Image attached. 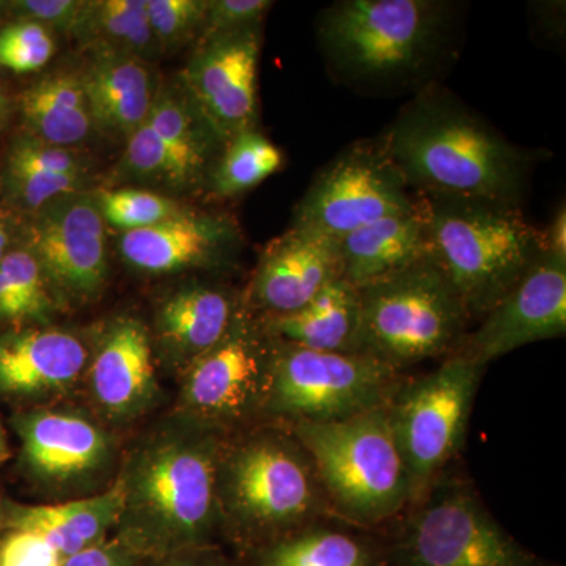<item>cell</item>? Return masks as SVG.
Masks as SVG:
<instances>
[{
    "mask_svg": "<svg viewBox=\"0 0 566 566\" xmlns=\"http://www.w3.org/2000/svg\"><path fill=\"white\" fill-rule=\"evenodd\" d=\"M208 0H147L148 22L159 51L180 50L203 29Z\"/></svg>",
    "mask_w": 566,
    "mask_h": 566,
    "instance_id": "d6a6232c",
    "label": "cell"
},
{
    "mask_svg": "<svg viewBox=\"0 0 566 566\" xmlns=\"http://www.w3.org/2000/svg\"><path fill=\"white\" fill-rule=\"evenodd\" d=\"M354 353L400 374L460 352L471 324L461 297L431 256L357 289Z\"/></svg>",
    "mask_w": 566,
    "mask_h": 566,
    "instance_id": "5b68a950",
    "label": "cell"
},
{
    "mask_svg": "<svg viewBox=\"0 0 566 566\" xmlns=\"http://www.w3.org/2000/svg\"><path fill=\"white\" fill-rule=\"evenodd\" d=\"M417 502L387 566H547L506 534L472 488L439 483Z\"/></svg>",
    "mask_w": 566,
    "mask_h": 566,
    "instance_id": "30bf717a",
    "label": "cell"
},
{
    "mask_svg": "<svg viewBox=\"0 0 566 566\" xmlns=\"http://www.w3.org/2000/svg\"><path fill=\"white\" fill-rule=\"evenodd\" d=\"M282 163L281 150L262 133L251 129L238 134L226 144L212 174V189L219 197L238 196L277 172Z\"/></svg>",
    "mask_w": 566,
    "mask_h": 566,
    "instance_id": "4dcf8cb0",
    "label": "cell"
},
{
    "mask_svg": "<svg viewBox=\"0 0 566 566\" xmlns=\"http://www.w3.org/2000/svg\"><path fill=\"white\" fill-rule=\"evenodd\" d=\"M543 237H545L546 252L566 259V211L564 205L558 208L553 222L547 227L546 232H543Z\"/></svg>",
    "mask_w": 566,
    "mask_h": 566,
    "instance_id": "7bdbcfd3",
    "label": "cell"
},
{
    "mask_svg": "<svg viewBox=\"0 0 566 566\" xmlns=\"http://www.w3.org/2000/svg\"><path fill=\"white\" fill-rule=\"evenodd\" d=\"M11 230L9 221L0 214V262L10 252Z\"/></svg>",
    "mask_w": 566,
    "mask_h": 566,
    "instance_id": "ee69618b",
    "label": "cell"
},
{
    "mask_svg": "<svg viewBox=\"0 0 566 566\" xmlns=\"http://www.w3.org/2000/svg\"><path fill=\"white\" fill-rule=\"evenodd\" d=\"M95 197L106 226L123 233L148 229L181 211L174 200L142 189H99Z\"/></svg>",
    "mask_w": 566,
    "mask_h": 566,
    "instance_id": "1f68e13d",
    "label": "cell"
},
{
    "mask_svg": "<svg viewBox=\"0 0 566 566\" xmlns=\"http://www.w3.org/2000/svg\"><path fill=\"white\" fill-rule=\"evenodd\" d=\"M10 115V103L6 96L0 93V129L7 125V120H9Z\"/></svg>",
    "mask_w": 566,
    "mask_h": 566,
    "instance_id": "bcb514c9",
    "label": "cell"
},
{
    "mask_svg": "<svg viewBox=\"0 0 566 566\" xmlns=\"http://www.w3.org/2000/svg\"><path fill=\"white\" fill-rule=\"evenodd\" d=\"M22 461L43 485H82L109 468L114 442L87 416L66 409H32L13 419Z\"/></svg>",
    "mask_w": 566,
    "mask_h": 566,
    "instance_id": "2e32d148",
    "label": "cell"
},
{
    "mask_svg": "<svg viewBox=\"0 0 566 566\" xmlns=\"http://www.w3.org/2000/svg\"><path fill=\"white\" fill-rule=\"evenodd\" d=\"M566 333V259L543 252L526 275L491 308L460 352L488 365Z\"/></svg>",
    "mask_w": 566,
    "mask_h": 566,
    "instance_id": "9a60e30c",
    "label": "cell"
},
{
    "mask_svg": "<svg viewBox=\"0 0 566 566\" xmlns=\"http://www.w3.org/2000/svg\"><path fill=\"white\" fill-rule=\"evenodd\" d=\"M264 326L268 333L286 344L315 352L354 353L359 326L357 289L345 279H338L301 311L268 316Z\"/></svg>",
    "mask_w": 566,
    "mask_h": 566,
    "instance_id": "d4e9b609",
    "label": "cell"
},
{
    "mask_svg": "<svg viewBox=\"0 0 566 566\" xmlns=\"http://www.w3.org/2000/svg\"><path fill=\"white\" fill-rule=\"evenodd\" d=\"M85 175H55L6 169L3 193L11 203L24 211L35 212L44 205L69 193L81 192Z\"/></svg>",
    "mask_w": 566,
    "mask_h": 566,
    "instance_id": "836d02e7",
    "label": "cell"
},
{
    "mask_svg": "<svg viewBox=\"0 0 566 566\" xmlns=\"http://www.w3.org/2000/svg\"><path fill=\"white\" fill-rule=\"evenodd\" d=\"M417 203L419 196H412L379 140L357 142L318 174L292 227L340 240Z\"/></svg>",
    "mask_w": 566,
    "mask_h": 566,
    "instance_id": "7c38bea8",
    "label": "cell"
},
{
    "mask_svg": "<svg viewBox=\"0 0 566 566\" xmlns=\"http://www.w3.org/2000/svg\"><path fill=\"white\" fill-rule=\"evenodd\" d=\"M6 169L55 175H87V166L73 148L55 147L32 136L11 145Z\"/></svg>",
    "mask_w": 566,
    "mask_h": 566,
    "instance_id": "8d00e7d4",
    "label": "cell"
},
{
    "mask_svg": "<svg viewBox=\"0 0 566 566\" xmlns=\"http://www.w3.org/2000/svg\"><path fill=\"white\" fill-rule=\"evenodd\" d=\"M338 279V240L292 227L263 253L253 275L252 301L268 316L294 314Z\"/></svg>",
    "mask_w": 566,
    "mask_h": 566,
    "instance_id": "d6986e66",
    "label": "cell"
},
{
    "mask_svg": "<svg viewBox=\"0 0 566 566\" xmlns=\"http://www.w3.org/2000/svg\"><path fill=\"white\" fill-rule=\"evenodd\" d=\"M444 10L431 0H344L319 17V43L352 80L398 81L433 57Z\"/></svg>",
    "mask_w": 566,
    "mask_h": 566,
    "instance_id": "52a82bcc",
    "label": "cell"
},
{
    "mask_svg": "<svg viewBox=\"0 0 566 566\" xmlns=\"http://www.w3.org/2000/svg\"><path fill=\"white\" fill-rule=\"evenodd\" d=\"M260 48V28L216 36L200 43L182 74L185 95L223 145L255 129Z\"/></svg>",
    "mask_w": 566,
    "mask_h": 566,
    "instance_id": "5bb4252c",
    "label": "cell"
},
{
    "mask_svg": "<svg viewBox=\"0 0 566 566\" xmlns=\"http://www.w3.org/2000/svg\"><path fill=\"white\" fill-rule=\"evenodd\" d=\"M6 528L35 532L50 542L63 558L106 539L117 526L122 510V486L77 501L52 505H21L3 502Z\"/></svg>",
    "mask_w": 566,
    "mask_h": 566,
    "instance_id": "cb8c5ba5",
    "label": "cell"
},
{
    "mask_svg": "<svg viewBox=\"0 0 566 566\" xmlns=\"http://www.w3.org/2000/svg\"><path fill=\"white\" fill-rule=\"evenodd\" d=\"M2 7H3V3H2V2H0V9H2Z\"/></svg>",
    "mask_w": 566,
    "mask_h": 566,
    "instance_id": "c3c4849f",
    "label": "cell"
},
{
    "mask_svg": "<svg viewBox=\"0 0 566 566\" xmlns=\"http://www.w3.org/2000/svg\"><path fill=\"white\" fill-rule=\"evenodd\" d=\"M55 44L50 29L20 21L0 31V65L14 73H32L51 61Z\"/></svg>",
    "mask_w": 566,
    "mask_h": 566,
    "instance_id": "e575fe53",
    "label": "cell"
},
{
    "mask_svg": "<svg viewBox=\"0 0 566 566\" xmlns=\"http://www.w3.org/2000/svg\"><path fill=\"white\" fill-rule=\"evenodd\" d=\"M142 557L118 536L63 558L62 566H137Z\"/></svg>",
    "mask_w": 566,
    "mask_h": 566,
    "instance_id": "60d3db41",
    "label": "cell"
},
{
    "mask_svg": "<svg viewBox=\"0 0 566 566\" xmlns=\"http://www.w3.org/2000/svg\"><path fill=\"white\" fill-rule=\"evenodd\" d=\"M216 488L221 524L264 546L312 526L329 506L307 452L282 431L226 442Z\"/></svg>",
    "mask_w": 566,
    "mask_h": 566,
    "instance_id": "277c9868",
    "label": "cell"
},
{
    "mask_svg": "<svg viewBox=\"0 0 566 566\" xmlns=\"http://www.w3.org/2000/svg\"><path fill=\"white\" fill-rule=\"evenodd\" d=\"M485 370L486 365L455 353L430 374L401 382L390 398L387 411L415 502L463 447Z\"/></svg>",
    "mask_w": 566,
    "mask_h": 566,
    "instance_id": "ba28073f",
    "label": "cell"
},
{
    "mask_svg": "<svg viewBox=\"0 0 566 566\" xmlns=\"http://www.w3.org/2000/svg\"><path fill=\"white\" fill-rule=\"evenodd\" d=\"M93 405L112 422H129L158 398L153 345L147 326L118 316L104 331L87 371Z\"/></svg>",
    "mask_w": 566,
    "mask_h": 566,
    "instance_id": "ac0fdd59",
    "label": "cell"
},
{
    "mask_svg": "<svg viewBox=\"0 0 566 566\" xmlns=\"http://www.w3.org/2000/svg\"><path fill=\"white\" fill-rule=\"evenodd\" d=\"M91 356L81 337L61 327H10L0 334V397L41 401L62 397L87 371Z\"/></svg>",
    "mask_w": 566,
    "mask_h": 566,
    "instance_id": "e0dca14e",
    "label": "cell"
},
{
    "mask_svg": "<svg viewBox=\"0 0 566 566\" xmlns=\"http://www.w3.org/2000/svg\"><path fill=\"white\" fill-rule=\"evenodd\" d=\"M50 542L24 528H6L0 538V566H62Z\"/></svg>",
    "mask_w": 566,
    "mask_h": 566,
    "instance_id": "f35d334b",
    "label": "cell"
},
{
    "mask_svg": "<svg viewBox=\"0 0 566 566\" xmlns=\"http://www.w3.org/2000/svg\"><path fill=\"white\" fill-rule=\"evenodd\" d=\"M232 223L181 210L166 221L122 234L123 260L145 274H172L218 262L233 245Z\"/></svg>",
    "mask_w": 566,
    "mask_h": 566,
    "instance_id": "ffe728a7",
    "label": "cell"
},
{
    "mask_svg": "<svg viewBox=\"0 0 566 566\" xmlns=\"http://www.w3.org/2000/svg\"><path fill=\"white\" fill-rule=\"evenodd\" d=\"M55 303L33 253L25 248L11 249L0 262V324L48 323Z\"/></svg>",
    "mask_w": 566,
    "mask_h": 566,
    "instance_id": "f546056e",
    "label": "cell"
},
{
    "mask_svg": "<svg viewBox=\"0 0 566 566\" xmlns=\"http://www.w3.org/2000/svg\"><path fill=\"white\" fill-rule=\"evenodd\" d=\"M25 240L57 303H88L102 294L109 253L95 193H69L44 205L33 212Z\"/></svg>",
    "mask_w": 566,
    "mask_h": 566,
    "instance_id": "4fadbf2b",
    "label": "cell"
},
{
    "mask_svg": "<svg viewBox=\"0 0 566 566\" xmlns=\"http://www.w3.org/2000/svg\"><path fill=\"white\" fill-rule=\"evenodd\" d=\"M271 7L273 2L270 0H208L200 43L227 33L260 28Z\"/></svg>",
    "mask_w": 566,
    "mask_h": 566,
    "instance_id": "74e56055",
    "label": "cell"
},
{
    "mask_svg": "<svg viewBox=\"0 0 566 566\" xmlns=\"http://www.w3.org/2000/svg\"><path fill=\"white\" fill-rule=\"evenodd\" d=\"M397 371L364 354L315 352L274 337L264 415L289 422H335L389 405Z\"/></svg>",
    "mask_w": 566,
    "mask_h": 566,
    "instance_id": "9c48e42d",
    "label": "cell"
},
{
    "mask_svg": "<svg viewBox=\"0 0 566 566\" xmlns=\"http://www.w3.org/2000/svg\"><path fill=\"white\" fill-rule=\"evenodd\" d=\"M273 359V335L238 307L221 340L182 371V412L219 430L248 422L266 408Z\"/></svg>",
    "mask_w": 566,
    "mask_h": 566,
    "instance_id": "8fae6325",
    "label": "cell"
},
{
    "mask_svg": "<svg viewBox=\"0 0 566 566\" xmlns=\"http://www.w3.org/2000/svg\"><path fill=\"white\" fill-rule=\"evenodd\" d=\"M122 169L129 177L164 181L177 188V177L169 153L147 120L126 139Z\"/></svg>",
    "mask_w": 566,
    "mask_h": 566,
    "instance_id": "d590c367",
    "label": "cell"
},
{
    "mask_svg": "<svg viewBox=\"0 0 566 566\" xmlns=\"http://www.w3.org/2000/svg\"><path fill=\"white\" fill-rule=\"evenodd\" d=\"M205 549L188 551V553L175 554V556L156 558L155 566H233L226 558L208 553Z\"/></svg>",
    "mask_w": 566,
    "mask_h": 566,
    "instance_id": "b9f144b4",
    "label": "cell"
},
{
    "mask_svg": "<svg viewBox=\"0 0 566 566\" xmlns=\"http://www.w3.org/2000/svg\"><path fill=\"white\" fill-rule=\"evenodd\" d=\"M379 144L419 196L523 199L531 158L447 93L408 104Z\"/></svg>",
    "mask_w": 566,
    "mask_h": 566,
    "instance_id": "7a4b0ae2",
    "label": "cell"
},
{
    "mask_svg": "<svg viewBox=\"0 0 566 566\" xmlns=\"http://www.w3.org/2000/svg\"><path fill=\"white\" fill-rule=\"evenodd\" d=\"M20 111L29 136L55 147L73 148L95 129L80 74L44 76L21 93Z\"/></svg>",
    "mask_w": 566,
    "mask_h": 566,
    "instance_id": "484cf974",
    "label": "cell"
},
{
    "mask_svg": "<svg viewBox=\"0 0 566 566\" xmlns=\"http://www.w3.org/2000/svg\"><path fill=\"white\" fill-rule=\"evenodd\" d=\"M172 161L177 188H192L202 180L210 164L214 134L208 128L188 96L161 87L147 117Z\"/></svg>",
    "mask_w": 566,
    "mask_h": 566,
    "instance_id": "4316f807",
    "label": "cell"
},
{
    "mask_svg": "<svg viewBox=\"0 0 566 566\" xmlns=\"http://www.w3.org/2000/svg\"><path fill=\"white\" fill-rule=\"evenodd\" d=\"M85 3L77 0H21L13 9L25 21L39 22L44 28L74 35L84 14Z\"/></svg>",
    "mask_w": 566,
    "mask_h": 566,
    "instance_id": "ab89813d",
    "label": "cell"
},
{
    "mask_svg": "<svg viewBox=\"0 0 566 566\" xmlns=\"http://www.w3.org/2000/svg\"><path fill=\"white\" fill-rule=\"evenodd\" d=\"M223 430L182 416L142 439L123 465L118 538L142 558L205 549L221 527Z\"/></svg>",
    "mask_w": 566,
    "mask_h": 566,
    "instance_id": "6da1fadb",
    "label": "cell"
},
{
    "mask_svg": "<svg viewBox=\"0 0 566 566\" xmlns=\"http://www.w3.org/2000/svg\"><path fill=\"white\" fill-rule=\"evenodd\" d=\"M6 532V509H3V502H0V534Z\"/></svg>",
    "mask_w": 566,
    "mask_h": 566,
    "instance_id": "7dc6e473",
    "label": "cell"
},
{
    "mask_svg": "<svg viewBox=\"0 0 566 566\" xmlns=\"http://www.w3.org/2000/svg\"><path fill=\"white\" fill-rule=\"evenodd\" d=\"M292 433L345 520L376 526L415 502L387 405L335 422L294 423Z\"/></svg>",
    "mask_w": 566,
    "mask_h": 566,
    "instance_id": "8992f818",
    "label": "cell"
},
{
    "mask_svg": "<svg viewBox=\"0 0 566 566\" xmlns=\"http://www.w3.org/2000/svg\"><path fill=\"white\" fill-rule=\"evenodd\" d=\"M74 36L95 54L114 52L148 62L161 52L148 22L147 0L87 2Z\"/></svg>",
    "mask_w": 566,
    "mask_h": 566,
    "instance_id": "83f0119b",
    "label": "cell"
},
{
    "mask_svg": "<svg viewBox=\"0 0 566 566\" xmlns=\"http://www.w3.org/2000/svg\"><path fill=\"white\" fill-rule=\"evenodd\" d=\"M342 279L367 285L430 256L423 200L412 210L387 216L338 240Z\"/></svg>",
    "mask_w": 566,
    "mask_h": 566,
    "instance_id": "7402d4cb",
    "label": "cell"
},
{
    "mask_svg": "<svg viewBox=\"0 0 566 566\" xmlns=\"http://www.w3.org/2000/svg\"><path fill=\"white\" fill-rule=\"evenodd\" d=\"M95 129L128 139L147 120L155 102V74L133 55L98 52L80 74Z\"/></svg>",
    "mask_w": 566,
    "mask_h": 566,
    "instance_id": "44dd1931",
    "label": "cell"
},
{
    "mask_svg": "<svg viewBox=\"0 0 566 566\" xmlns=\"http://www.w3.org/2000/svg\"><path fill=\"white\" fill-rule=\"evenodd\" d=\"M430 256L452 283L471 322L505 296L546 252L545 237L520 205L420 196Z\"/></svg>",
    "mask_w": 566,
    "mask_h": 566,
    "instance_id": "3957f363",
    "label": "cell"
},
{
    "mask_svg": "<svg viewBox=\"0 0 566 566\" xmlns=\"http://www.w3.org/2000/svg\"><path fill=\"white\" fill-rule=\"evenodd\" d=\"M378 553L348 532L307 526L264 546L260 566H381Z\"/></svg>",
    "mask_w": 566,
    "mask_h": 566,
    "instance_id": "f1b7e54d",
    "label": "cell"
},
{
    "mask_svg": "<svg viewBox=\"0 0 566 566\" xmlns=\"http://www.w3.org/2000/svg\"><path fill=\"white\" fill-rule=\"evenodd\" d=\"M238 307L229 293L211 286L189 285L169 294L156 312L164 356L185 371L221 340Z\"/></svg>",
    "mask_w": 566,
    "mask_h": 566,
    "instance_id": "603a6c76",
    "label": "cell"
},
{
    "mask_svg": "<svg viewBox=\"0 0 566 566\" xmlns=\"http://www.w3.org/2000/svg\"><path fill=\"white\" fill-rule=\"evenodd\" d=\"M9 442H7L6 431H3L2 424H0V468L9 460Z\"/></svg>",
    "mask_w": 566,
    "mask_h": 566,
    "instance_id": "f6af8a7d",
    "label": "cell"
}]
</instances>
